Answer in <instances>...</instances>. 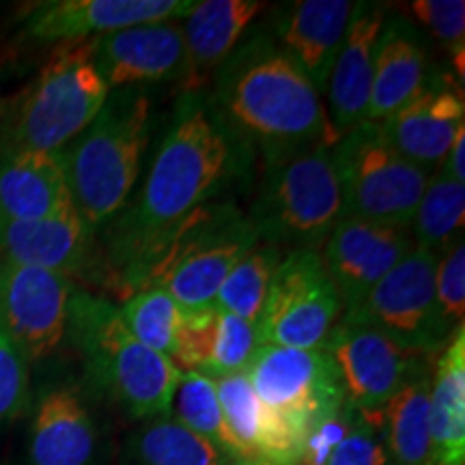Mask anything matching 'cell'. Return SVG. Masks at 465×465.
Segmentation results:
<instances>
[{"label": "cell", "mask_w": 465, "mask_h": 465, "mask_svg": "<svg viewBox=\"0 0 465 465\" xmlns=\"http://www.w3.org/2000/svg\"><path fill=\"white\" fill-rule=\"evenodd\" d=\"M254 149L229 125L205 86L185 89L136 199L104 226L110 270L121 289L158 254L168 237L212 203L252 179Z\"/></svg>", "instance_id": "obj_1"}, {"label": "cell", "mask_w": 465, "mask_h": 465, "mask_svg": "<svg viewBox=\"0 0 465 465\" xmlns=\"http://www.w3.org/2000/svg\"><path fill=\"white\" fill-rule=\"evenodd\" d=\"M213 102L229 125L263 160L328 144L339 134L322 95L276 44L270 26L243 35L216 72Z\"/></svg>", "instance_id": "obj_2"}, {"label": "cell", "mask_w": 465, "mask_h": 465, "mask_svg": "<svg viewBox=\"0 0 465 465\" xmlns=\"http://www.w3.org/2000/svg\"><path fill=\"white\" fill-rule=\"evenodd\" d=\"M151 100L143 86L116 89L100 113L58 151L72 205L100 231L130 203L149 144Z\"/></svg>", "instance_id": "obj_3"}, {"label": "cell", "mask_w": 465, "mask_h": 465, "mask_svg": "<svg viewBox=\"0 0 465 465\" xmlns=\"http://www.w3.org/2000/svg\"><path fill=\"white\" fill-rule=\"evenodd\" d=\"M83 353L86 375L136 420L171 414L182 371L171 358L144 347L121 323L119 306L75 291L69 300L67 334Z\"/></svg>", "instance_id": "obj_4"}, {"label": "cell", "mask_w": 465, "mask_h": 465, "mask_svg": "<svg viewBox=\"0 0 465 465\" xmlns=\"http://www.w3.org/2000/svg\"><path fill=\"white\" fill-rule=\"evenodd\" d=\"M257 242L248 216L235 203H212L168 237L130 282L127 293L162 289L182 311L213 306L226 274Z\"/></svg>", "instance_id": "obj_5"}, {"label": "cell", "mask_w": 465, "mask_h": 465, "mask_svg": "<svg viewBox=\"0 0 465 465\" xmlns=\"http://www.w3.org/2000/svg\"><path fill=\"white\" fill-rule=\"evenodd\" d=\"M339 218L341 188L332 147L315 144L263 160L248 213L261 242L319 252Z\"/></svg>", "instance_id": "obj_6"}, {"label": "cell", "mask_w": 465, "mask_h": 465, "mask_svg": "<svg viewBox=\"0 0 465 465\" xmlns=\"http://www.w3.org/2000/svg\"><path fill=\"white\" fill-rule=\"evenodd\" d=\"M341 188V218L410 229L435 173L401 155L380 124L364 121L332 147Z\"/></svg>", "instance_id": "obj_7"}, {"label": "cell", "mask_w": 465, "mask_h": 465, "mask_svg": "<svg viewBox=\"0 0 465 465\" xmlns=\"http://www.w3.org/2000/svg\"><path fill=\"white\" fill-rule=\"evenodd\" d=\"M108 95L91 63V39L65 44L15 110L7 151H61L95 119Z\"/></svg>", "instance_id": "obj_8"}, {"label": "cell", "mask_w": 465, "mask_h": 465, "mask_svg": "<svg viewBox=\"0 0 465 465\" xmlns=\"http://www.w3.org/2000/svg\"><path fill=\"white\" fill-rule=\"evenodd\" d=\"M438 254L414 248L392 267L366 298L342 312L341 322L371 328L397 345L422 356H435L452 334L435 298Z\"/></svg>", "instance_id": "obj_9"}, {"label": "cell", "mask_w": 465, "mask_h": 465, "mask_svg": "<svg viewBox=\"0 0 465 465\" xmlns=\"http://www.w3.org/2000/svg\"><path fill=\"white\" fill-rule=\"evenodd\" d=\"M342 317V304L317 250H289L272 278L261 311V345L323 349Z\"/></svg>", "instance_id": "obj_10"}, {"label": "cell", "mask_w": 465, "mask_h": 465, "mask_svg": "<svg viewBox=\"0 0 465 465\" xmlns=\"http://www.w3.org/2000/svg\"><path fill=\"white\" fill-rule=\"evenodd\" d=\"M248 377L267 410L282 418L300 440L345 405L339 369L323 349L261 345Z\"/></svg>", "instance_id": "obj_11"}, {"label": "cell", "mask_w": 465, "mask_h": 465, "mask_svg": "<svg viewBox=\"0 0 465 465\" xmlns=\"http://www.w3.org/2000/svg\"><path fill=\"white\" fill-rule=\"evenodd\" d=\"M72 293L67 276L0 257V332L26 360L48 356L67 334Z\"/></svg>", "instance_id": "obj_12"}, {"label": "cell", "mask_w": 465, "mask_h": 465, "mask_svg": "<svg viewBox=\"0 0 465 465\" xmlns=\"http://www.w3.org/2000/svg\"><path fill=\"white\" fill-rule=\"evenodd\" d=\"M323 351L339 369L345 401L362 414L381 411L431 360V356L397 345L375 330L342 322L325 341Z\"/></svg>", "instance_id": "obj_13"}, {"label": "cell", "mask_w": 465, "mask_h": 465, "mask_svg": "<svg viewBox=\"0 0 465 465\" xmlns=\"http://www.w3.org/2000/svg\"><path fill=\"white\" fill-rule=\"evenodd\" d=\"M414 248L410 229L339 218L319 257L339 293L342 312L358 306Z\"/></svg>", "instance_id": "obj_14"}, {"label": "cell", "mask_w": 465, "mask_h": 465, "mask_svg": "<svg viewBox=\"0 0 465 465\" xmlns=\"http://www.w3.org/2000/svg\"><path fill=\"white\" fill-rule=\"evenodd\" d=\"M91 63L110 91L183 80L185 42L179 20L151 22L91 39Z\"/></svg>", "instance_id": "obj_15"}, {"label": "cell", "mask_w": 465, "mask_h": 465, "mask_svg": "<svg viewBox=\"0 0 465 465\" xmlns=\"http://www.w3.org/2000/svg\"><path fill=\"white\" fill-rule=\"evenodd\" d=\"M194 0H52L28 15L26 35L44 42H83L151 22L182 20Z\"/></svg>", "instance_id": "obj_16"}, {"label": "cell", "mask_w": 465, "mask_h": 465, "mask_svg": "<svg viewBox=\"0 0 465 465\" xmlns=\"http://www.w3.org/2000/svg\"><path fill=\"white\" fill-rule=\"evenodd\" d=\"M351 0H293L272 11L270 31L276 44L311 80L319 95H325L330 72L345 39Z\"/></svg>", "instance_id": "obj_17"}, {"label": "cell", "mask_w": 465, "mask_h": 465, "mask_svg": "<svg viewBox=\"0 0 465 465\" xmlns=\"http://www.w3.org/2000/svg\"><path fill=\"white\" fill-rule=\"evenodd\" d=\"M380 125L401 155L438 173L457 134L465 127L463 95L446 80H431L429 75L414 100Z\"/></svg>", "instance_id": "obj_18"}, {"label": "cell", "mask_w": 465, "mask_h": 465, "mask_svg": "<svg viewBox=\"0 0 465 465\" xmlns=\"http://www.w3.org/2000/svg\"><path fill=\"white\" fill-rule=\"evenodd\" d=\"M259 347L257 325L207 306L183 311L173 362L179 371L220 380L248 371Z\"/></svg>", "instance_id": "obj_19"}, {"label": "cell", "mask_w": 465, "mask_h": 465, "mask_svg": "<svg viewBox=\"0 0 465 465\" xmlns=\"http://www.w3.org/2000/svg\"><path fill=\"white\" fill-rule=\"evenodd\" d=\"M386 15L388 9L380 3H356L349 17L345 39L325 89L330 102V124L339 136L366 121L373 84L375 44Z\"/></svg>", "instance_id": "obj_20"}, {"label": "cell", "mask_w": 465, "mask_h": 465, "mask_svg": "<svg viewBox=\"0 0 465 465\" xmlns=\"http://www.w3.org/2000/svg\"><path fill=\"white\" fill-rule=\"evenodd\" d=\"M93 237L95 231L74 207L42 220L0 223V257L56 272L72 281L91 263Z\"/></svg>", "instance_id": "obj_21"}, {"label": "cell", "mask_w": 465, "mask_h": 465, "mask_svg": "<svg viewBox=\"0 0 465 465\" xmlns=\"http://www.w3.org/2000/svg\"><path fill=\"white\" fill-rule=\"evenodd\" d=\"M429 58L422 35L401 15H386L375 44L373 84L366 121L381 124L424 89Z\"/></svg>", "instance_id": "obj_22"}, {"label": "cell", "mask_w": 465, "mask_h": 465, "mask_svg": "<svg viewBox=\"0 0 465 465\" xmlns=\"http://www.w3.org/2000/svg\"><path fill=\"white\" fill-rule=\"evenodd\" d=\"M58 151H5L0 158V223H26L72 209Z\"/></svg>", "instance_id": "obj_23"}, {"label": "cell", "mask_w": 465, "mask_h": 465, "mask_svg": "<svg viewBox=\"0 0 465 465\" xmlns=\"http://www.w3.org/2000/svg\"><path fill=\"white\" fill-rule=\"evenodd\" d=\"M263 9L265 3L257 0H201L179 20L188 67L185 89H199L201 75L218 72Z\"/></svg>", "instance_id": "obj_24"}, {"label": "cell", "mask_w": 465, "mask_h": 465, "mask_svg": "<svg viewBox=\"0 0 465 465\" xmlns=\"http://www.w3.org/2000/svg\"><path fill=\"white\" fill-rule=\"evenodd\" d=\"M95 444V424L74 391L56 388L39 401L28 449L33 465H89Z\"/></svg>", "instance_id": "obj_25"}, {"label": "cell", "mask_w": 465, "mask_h": 465, "mask_svg": "<svg viewBox=\"0 0 465 465\" xmlns=\"http://www.w3.org/2000/svg\"><path fill=\"white\" fill-rule=\"evenodd\" d=\"M429 431L431 465H465V325L433 364Z\"/></svg>", "instance_id": "obj_26"}, {"label": "cell", "mask_w": 465, "mask_h": 465, "mask_svg": "<svg viewBox=\"0 0 465 465\" xmlns=\"http://www.w3.org/2000/svg\"><path fill=\"white\" fill-rule=\"evenodd\" d=\"M431 373V364L418 371L381 410L383 435L394 465H431V431H429Z\"/></svg>", "instance_id": "obj_27"}, {"label": "cell", "mask_w": 465, "mask_h": 465, "mask_svg": "<svg viewBox=\"0 0 465 465\" xmlns=\"http://www.w3.org/2000/svg\"><path fill=\"white\" fill-rule=\"evenodd\" d=\"M171 416L185 429L196 433L226 459H248L246 449L232 435L220 403L216 381L201 373L182 371V380L174 391Z\"/></svg>", "instance_id": "obj_28"}, {"label": "cell", "mask_w": 465, "mask_h": 465, "mask_svg": "<svg viewBox=\"0 0 465 465\" xmlns=\"http://www.w3.org/2000/svg\"><path fill=\"white\" fill-rule=\"evenodd\" d=\"M465 183H457L441 174H433L418 203L414 223L410 226L416 248L441 254L463 240Z\"/></svg>", "instance_id": "obj_29"}, {"label": "cell", "mask_w": 465, "mask_h": 465, "mask_svg": "<svg viewBox=\"0 0 465 465\" xmlns=\"http://www.w3.org/2000/svg\"><path fill=\"white\" fill-rule=\"evenodd\" d=\"M134 465H223L224 455L171 414L151 418L132 435Z\"/></svg>", "instance_id": "obj_30"}, {"label": "cell", "mask_w": 465, "mask_h": 465, "mask_svg": "<svg viewBox=\"0 0 465 465\" xmlns=\"http://www.w3.org/2000/svg\"><path fill=\"white\" fill-rule=\"evenodd\" d=\"M282 257V248L259 240L226 274L213 306L257 325L272 278H274Z\"/></svg>", "instance_id": "obj_31"}, {"label": "cell", "mask_w": 465, "mask_h": 465, "mask_svg": "<svg viewBox=\"0 0 465 465\" xmlns=\"http://www.w3.org/2000/svg\"><path fill=\"white\" fill-rule=\"evenodd\" d=\"M119 317L138 342L173 360L183 311L166 291L141 289L127 295L119 306Z\"/></svg>", "instance_id": "obj_32"}, {"label": "cell", "mask_w": 465, "mask_h": 465, "mask_svg": "<svg viewBox=\"0 0 465 465\" xmlns=\"http://www.w3.org/2000/svg\"><path fill=\"white\" fill-rule=\"evenodd\" d=\"M328 465H394L383 435L381 411L362 414L356 410L351 427L330 455Z\"/></svg>", "instance_id": "obj_33"}, {"label": "cell", "mask_w": 465, "mask_h": 465, "mask_svg": "<svg viewBox=\"0 0 465 465\" xmlns=\"http://www.w3.org/2000/svg\"><path fill=\"white\" fill-rule=\"evenodd\" d=\"M435 298L446 328L457 332L465 325V246L463 240L450 246L438 259Z\"/></svg>", "instance_id": "obj_34"}, {"label": "cell", "mask_w": 465, "mask_h": 465, "mask_svg": "<svg viewBox=\"0 0 465 465\" xmlns=\"http://www.w3.org/2000/svg\"><path fill=\"white\" fill-rule=\"evenodd\" d=\"M416 20L438 42L449 45L455 61L463 65L465 48V3L463 0H416L411 5Z\"/></svg>", "instance_id": "obj_35"}, {"label": "cell", "mask_w": 465, "mask_h": 465, "mask_svg": "<svg viewBox=\"0 0 465 465\" xmlns=\"http://www.w3.org/2000/svg\"><path fill=\"white\" fill-rule=\"evenodd\" d=\"M28 360L0 332V420L17 416L28 397Z\"/></svg>", "instance_id": "obj_36"}, {"label": "cell", "mask_w": 465, "mask_h": 465, "mask_svg": "<svg viewBox=\"0 0 465 465\" xmlns=\"http://www.w3.org/2000/svg\"><path fill=\"white\" fill-rule=\"evenodd\" d=\"M353 416H356V407H351L345 401L341 411L334 416L325 418L317 422L302 440V446L291 465H328V459L332 455L339 441L345 438L347 429L351 427Z\"/></svg>", "instance_id": "obj_37"}, {"label": "cell", "mask_w": 465, "mask_h": 465, "mask_svg": "<svg viewBox=\"0 0 465 465\" xmlns=\"http://www.w3.org/2000/svg\"><path fill=\"white\" fill-rule=\"evenodd\" d=\"M438 171L452 179V182L465 183V127L457 134L455 143H452V147L449 149Z\"/></svg>", "instance_id": "obj_38"}, {"label": "cell", "mask_w": 465, "mask_h": 465, "mask_svg": "<svg viewBox=\"0 0 465 465\" xmlns=\"http://www.w3.org/2000/svg\"><path fill=\"white\" fill-rule=\"evenodd\" d=\"M223 465H276V463L267 461V459H261V457H248V459H224Z\"/></svg>", "instance_id": "obj_39"}]
</instances>
